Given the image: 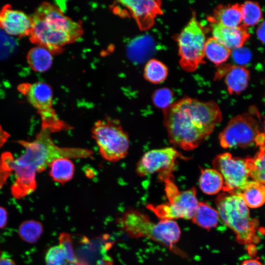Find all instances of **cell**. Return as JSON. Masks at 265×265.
Masks as SVG:
<instances>
[{"label":"cell","mask_w":265,"mask_h":265,"mask_svg":"<svg viewBox=\"0 0 265 265\" xmlns=\"http://www.w3.org/2000/svg\"><path fill=\"white\" fill-rule=\"evenodd\" d=\"M163 124L170 143L184 150L196 148L222 119L214 102L184 97L164 109Z\"/></svg>","instance_id":"obj_2"},{"label":"cell","mask_w":265,"mask_h":265,"mask_svg":"<svg viewBox=\"0 0 265 265\" xmlns=\"http://www.w3.org/2000/svg\"><path fill=\"white\" fill-rule=\"evenodd\" d=\"M178 159H188L171 147L146 152L137 163L136 172L140 177L158 172L159 178L172 174Z\"/></svg>","instance_id":"obj_11"},{"label":"cell","mask_w":265,"mask_h":265,"mask_svg":"<svg viewBox=\"0 0 265 265\" xmlns=\"http://www.w3.org/2000/svg\"><path fill=\"white\" fill-rule=\"evenodd\" d=\"M224 76L227 91L231 95L240 94L248 85L249 72L244 67L229 65Z\"/></svg>","instance_id":"obj_16"},{"label":"cell","mask_w":265,"mask_h":265,"mask_svg":"<svg viewBox=\"0 0 265 265\" xmlns=\"http://www.w3.org/2000/svg\"><path fill=\"white\" fill-rule=\"evenodd\" d=\"M173 92L169 88L164 87L157 90L153 94L152 100L157 107L164 110L173 103Z\"/></svg>","instance_id":"obj_28"},{"label":"cell","mask_w":265,"mask_h":265,"mask_svg":"<svg viewBox=\"0 0 265 265\" xmlns=\"http://www.w3.org/2000/svg\"><path fill=\"white\" fill-rule=\"evenodd\" d=\"M30 18V41L53 53H59L64 46L76 41L82 34V27L79 23L49 2L41 4Z\"/></svg>","instance_id":"obj_3"},{"label":"cell","mask_w":265,"mask_h":265,"mask_svg":"<svg viewBox=\"0 0 265 265\" xmlns=\"http://www.w3.org/2000/svg\"><path fill=\"white\" fill-rule=\"evenodd\" d=\"M238 49V50H237L234 53L235 60L240 63H244L248 62L251 57L250 52L246 50H239V48Z\"/></svg>","instance_id":"obj_31"},{"label":"cell","mask_w":265,"mask_h":265,"mask_svg":"<svg viewBox=\"0 0 265 265\" xmlns=\"http://www.w3.org/2000/svg\"><path fill=\"white\" fill-rule=\"evenodd\" d=\"M219 219V216L216 209L203 202H199L198 207L191 219L194 224L208 230L216 227Z\"/></svg>","instance_id":"obj_17"},{"label":"cell","mask_w":265,"mask_h":265,"mask_svg":"<svg viewBox=\"0 0 265 265\" xmlns=\"http://www.w3.org/2000/svg\"><path fill=\"white\" fill-rule=\"evenodd\" d=\"M213 38L230 50L240 48L249 38L247 28L243 25L227 27L217 23H210Z\"/></svg>","instance_id":"obj_14"},{"label":"cell","mask_w":265,"mask_h":265,"mask_svg":"<svg viewBox=\"0 0 265 265\" xmlns=\"http://www.w3.org/2000/svg\"><path fill=\"white\" fill-rule=\"evenodd\" d=\"M20 91L26 96L30 104L37 110L42 121V128L52 133L71 129L70 125L61 120L53 107V94L47 83L38 82L24 84Z\"/></svg>","instance_id":"obj_9"},{"label":"cell","mask_w":265,"mask_h":265,"mask_svg":"<svg viewBox=\"0 0 265 265\" xmlns=\"http://www.w3.org/2000/svg\"><path fill=\"white\" fill-rule=\"evenodd\" d=\"M176 39L181 68L187 72H194L200 65L205 63L204 48L206 41L204 29L195 13Z\"/></svg>","instance_id":"obj_7"},{"label":"cell","mask_w":265,"mask_h":265,"mask_svg":"<svg viewBox=\"0 0 265 265\" xmlns=\"http://www.w3.org/2000/svg\"><path fill=\"white\" fill-rule=\"evenodd\" d=\"M46 265H68L65 254L59 245L50 248L45 256Z\"/></svg>","instance_id":"obj_29"},{"label":"cell","mask_w":265,"mask_h":265,"mask_svg":"<svg viewBox=\"0 0 265 265\" xmlns=\"http://www.w3.org/2000/svg\"><path fill=\"white\" fill-rule=\"evenodd\" d=\"M130 11L141 30L151 28L158 15L163 14L160 0H121L119 1Z\"/></svg>","instance_id":"obj_12"},{"label":"cell","mask_w":265,"mask_h":265,"mask_svg":"<svg viewBox=\"0 0 265 265\" xmlns=\"http://www.w3.org/2000/svg\"><path fill=\"white\" fill-rule=\"evenodd\" d=\"M9 136V134L5 131L0 125V148L6 142Z\"/></svg>","instance_id":"obj_34"},{"label":"cell","mask_w":265,"mask_h":265,"mask_svg":"<svg viewBox=\"0 0 265 265\" xmlns=\"http://www.w3.org/2000/svg\"><path fill=\"white\" fill-rule=\"evenodd\" d=\"M52 53L46 48L38 46L28 53L27 60L31 68L37 72L47 71L53 63Z\"/></svg>","instance_id":"obj_21"},{"label":"cell","mask_w":265,"mask_h":265,"mask_svg":"<svg viewBox=\"0 0 265 265\" xmlns=\"http://www.w3.org/2000/svg\"><path fill=\"white\" fill-rule=\"evenodd\" d=\"M218 139L223 148H247L255 143L265 144V134L260 133L255 118L245 113L232 118L219 133Z\"/></svg>","instance_id":"obj_8"},{"label":"cell","mask_w":265,"mask_h":265,"mask_svg":"<svg viewBox=\"0 0 265 265\" xmlns=\"http://www.w3.org/2000/svg\"><path fill=\"white\" fill-rule=\"evenodd\" d=\"M43 232V227L40 222L34 220H26L22 222L18 230L20 238L29 243H35Z\"/></svg>","instance_id":"obj_25"},{"label":"cell","mask_w":265,"mask_h":265,"mask_svg":"<svg viewBox=\"0 0 265 265\" xmlns=\"http://www.w3.org/2000/svg\"><path fill=\"white\" fill-rule=\"evenodd\" d=\"M51 133L41 128L32 141H19L25 151L16 159L10 153L2 155L3 161L15 174L11 192L16 198H21L33 192L36 187L37 173L45 170L55 159H85L92 156L93 151L88 149L58 146L53 142Z\"/></svg>","instance_id":"obj_1"},{"label":"cell","mask_w":265,"mask_h":265,"mask_svg":"<svg viewBox=\"0 0 265 265\" xmlns=\"http://www.w3.org/2000/svg\"><path fill=\"white\" fill-rule=\"evenodd\" d=\"M241 265H263L262 263L257 259H248L244 261Z\"/></svg>","instance_id":"obj_35"},{"label":"cell","mask_w":265,"mask_h":265,"mask_svg":"<svg viewBox=\"0 0 265 265\" xmlns=\"http://www.w3.org/2000/svg\"><path fill=\"white\" fill-rule=\"evenodd\" d=\"M199 187L202 191L208 195H214L222 190L224 182L221 175L214 168H201Z\"/></svg>","instance_id":"obj_18"},{"label":"cell","mask_w":265,"mask_h":265,"mask_svg":"<svg viewBox=\"0 0 265 265\" xmlns=\"http://www.w3.org/2000/svg\"><path fill=\"white\" fill-rule=\"evenodd\" d=\"M12 173V171L0 158V189L5 184L7 179Z\"/></svg>","instance_id":"obj_30"},{"label":"cell","mask_w":265,"mask_h":265,"mask_svg":"<svg viewBox=\"0 0 265 265\" xmlns=\"http://www.w3.org/2000/svg\"><path fill=\"white\" fill-rule=\"evenodd\" d=\"M0 27L10 35L20 37L29 36L31 29V18L7 4L0 11Z\"/></svg>","instance_id":"obj_13"},{"label":"cell","mask_w":265,"mask_h":265,"mask_svg":"<svg viewBox=\"0 0 265 265\" xmlns=\"http://www.w3.org/2000/svg\"><path fill=\"white\" fill-rule=\"evenodd\" d=\"M215 204L219 218L234 232L239 243L255 241L259 221L250 217L248 207L239 194L224 192L216 197Z\"/></svg>","instance_id":"obj_4"},{"label":"cell","mask_w":265,"mask_h":265,"mask_svg":"<svg viewBox=\"0 0 265 265\" xmlns=\"http://www.w3.org/2000/svg\"><path fill=\"white\" fill-rule=\"evenodd\" d=\"M249 176L253 181L265 186V144L260 146L253 158H247Z\"/></svg>","instance_id":"obj_23"},{"label":"cell","mask_w":265,"mask_h":265,"mask_svg":"<svg viewBox=\"0 0 265 265\" xmlns=\"http://www.w3.org/2000/svg\"><path fill=\"white\" fill-rule=\"evenodd\" d=\"M232 51L216 40L213 37L206 39L204 48L205 56L216 65L226 61Z\"/></svg>","instance_id":"obj_22"},{"label":"cell","mask_w":265,"mask_h":265,"mask_svg":"<svg viewBox=\"0 0 265 265\" xmlns=\"http://www.w3.org/2000/svg\"><path fill=\"white\" fill-rule=\"evenodd\" d=\"M213 168L222 176V191L229 193L240 192L249 181L247 158L233 157L229 153L218 155L212 162Z\"/></svg>","instance_id":"obj_10"},{"label":"cell","mask_w":265,"mask_h":265,"mask_svg":"<svg viewBox=\"0 0 265 265\" xmlns=\"http://www.w3.org/2000/svg\"><path fill=\"white\" fill-rule=\"evenodd\" d=\"M68 265H75L74 264H69Z\"/></svg>","instance_id":"obj_38"},{"label":"cell","mask_w":265,"mask_h":265,"mask_svg":"<svg viewBox=\"0 0 265 265\" xmlns=\"http://www.w3.org/2000/svg\"><path fill=\"white\" fill-rule=\"evenodd\" d=\"M0 265H16V264L12 259L9 258L1 257L0 258Z\"/></svg>","instance_id":"obj_36"},{"label":"cell","mask_w":265,"mask_h":265,"mask_svg":"<svg viewBox=\"0 0 265 265\" xmlns=\"http://www.w3.org/2000/svg\"><path fill=\"white\" fill-rule=\"evenodd\" d=\"M59 246L63 251L69 264L75 265H86L77 258L73 247L72 236L67 233L62 232L59 236Z\"/></svg>","instance_id":"obj_27"},{"label":"cell","mask_w":265,"mask_h":265,"mask_svg":"<svg viewBox=\"0 0 265 265\" xmlns=\"http://www.w3.org/2000/svg\"><path fill=\"white\" fill-rule=\"evenodd\" d=\"M7 221V212L6 210L0 207V229L5 227Z\"/></svg>","instance_id":"obj_32"},{"label":"cell","mask_w":265,"mask_h":265,"mask_svg":"<svg viewBox=\"0 0 265 265\" xmlns=\"http://www.w3.org/2000/svg\"><path fill=\"white\" fill-rule=\"evenodd\" d=\"M161 181L165 184V192L168 202L158 205L148 204L147 208L160 220L192 218L199 202L195 187L180 191L175 184L173 174Z\"/></svg>","instance_id":"obj_5"},{"label":"cell","mask_w":265,"mask_h":265,"mask_svg":"<svg viewBox=\"0 0 265 265\" xmlns=\"http://www.w3.org/2000/svg\"><path fill=\"white\" fill-rule=\"evenodd\" d=\"M257 34L259 39L265 43V21L259 26L257 30Z\"/></svg>","instance_id":"obj_33"},{"label":"cell","mask_w":265,"mask_h":265,"mask_svg":"<svg viewBox=\"0 0 265 265\" xmlns=\"http://www.w3.org/2000/svg\"><path fill=\"white\" fill-rule=\"evenodd\" d=\"M91 134L106 160L116 162L127 156L129 138L118 120L105 118L98 120L91 129Z\"/></svg>","instance_id":"obj_6"},{"label":"cell","mask_w":265,"mask_h":265,"mask_svg":"<svg viewBox=\"0 0 265 265\" xmlns=\"http://www.w3.org/2000/svg\"></svg>","instance_id":"obj_39"},{"label":"cell","mask_w":265,"mask_h":265,"mask_svg":"<svg viewBox=\"0 0 265 265\" xmlns=\"http://www.w3.org/2000/svg\"><path fill=\"white\" fill-rule=\"evenodd\" d=\"M209 23H217L227 27H237L241 25L242 16L241 5L233 4L218 5L212 16L208 17Z\"/></svg>","instance_id":"obj_15"},{"label":"cell","mask_w":265,"mask_h":265,"mask_svg":"<svg viewBox=\"0 0 265 265\" xmlns=\"http://www.w3.org/2000/svg\"><path fill=\"white\" fill-rule=\"evenodd\" d=\"M168 74L167 66L156 59L149 60L144 68V76L145 79L154 84H159L164 81Z\"/></svg>","instance_id":"obj_24"},{"label":"cell","mask_w":265,"mask_h":265,"mask_svg":"<svg viewBox=\"0 0 265 265\" xmlns=\"http://www.w3.org/2000/svg\"><path fill=\"white\" fill-rule=\"evenodd\" d=\"M240 5L242 25L253 26L261 20L262 12L258 3L248 0Z\"/></svg>","instance_id":"obj_26"},{"label":"cell","mask_w":265,"mask_h":265,"mask_svg":"<svg viewBox=\"0 0 265 265\" xmlns=\"http://www.w3.org/2000/svg\"><path fill=\"white\" fill-rule=\"evenodd\" d=\"M49 167V174L55 182L64 184L73 178L75 165L70 159L61 158L55 159L52 162Z\"/></svg>","instance_id":"obj_20"},{"label":"cell","mask_w":265,"mask_h":265,"mask_svg":"<svg viewBox=\"0 0 265 265\" xmlns=\"http://www.w3.org/2000/svg\"><path fill=\"white\" fill-rule=\"evenodd\" d=\"M248 208H258L265 203V186L262 183L249 181L239 193Z\"/></svg>","instance_id":"obj_19"},{"label":"cell","mask_w":265,"mask_h":265,"mask_svg":"<svg viewBox=\"0 0 265 265\" xmlns=\"http://www.w3.org/2000/svg\"><path fill=\"white\" fill-rule=\"evenodd\" d=\"M96 265H114L110 258H106L98 261Z\"/></svg>","instance_id":"obj_37"}]
</instances>
